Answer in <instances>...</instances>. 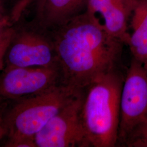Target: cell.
<instances>
[{"label":"cell","instance_id":"1","mask_svg":"<svg viewBox=\"0 0 147 147\" xmlns=\"http://www.w3.org/2000/svg\"><path fill=\"white\" fill-rule=\"evenodd\" d=\"M49 32L62 84L83 90L102 75L123 67L124 44L87 11Z\"/></svg>","mask_w":147,"mask_h":147},{"label":"cell","instance_id":"2","mask_svg":"<svg viewBox=\"0 0 147 147\" xmlns=\"http://www.w3.org/2000/svg\"><path fill=\"white\" fill-rule=\"evenodd\" d=\"M125 75L123 67L116 69L84 89L81 117L87 147L118 146Z\"/></svg>","mask_w":147,"mask_h":147},{"label":"cell","instance_id":"3","mask_svg":"<svg viewBox=\"0 0 147 147\" xmlns=\"http://www.w3.org/2000/svg\"><path fill=\"white\" fill-rule=\"evenodd\" d=\"M83 90L59 84L11 103L5 116L7 138H34L53 116Z\"/></svg>","mask_w":147,"mask_h":147},{"label":"cell","instance_id":"4","mask_svg":"<svg viewBox=\"0 0 147 147\" xmlns=\"http://www.w3.org/2000/svg\"><path fill=\"white\" fill-rule=\"evenodd\" d=\"M7 67H41L57 64L49 32L31 21L14 25L5 58Z\"/></svg>","mask_w":147,"mask_h":147},{"label":"cell","instance_id":"5","mask_svg":"<svg viewBox=\"0 0 147 147\" xmlns=\"http://www.w3.org/2000/svg\"><path fill=\"white\" fill-rule=\"evenodd\" d=\"M147 118V69L132 58L121 92L118 146L124 147L132 132Z\"/></svg>","mask_w":147,"mask_h":147},{"label":"cell","instance_id":"6","mask_svg":"<svg viewBox=\"0 0 147 147\" xmlns=\"http://www.w3.org/2000/svg\"><path fill=\"white\" fill-rule=\"evenodd\" d=\"M61 84L57 64L41 67H7L0 74V101L11 104Z\"/></svg>","mask_w":147,"mask_h":147},{"label":"cell","instance_id":"7","mask_svg":"<svg viewBox=\"0 0 147 147\" xmlns=\"http://www.w3.org/2000/svg\"><path fill=\"white\" fill-rule=\"evenodd\" d=\"M84 90L34 136L36 147H87L81 110Z\"/></svg>","mask_w":147,"mask_h":147},{"label":"cell","instance_id":"8","mask_svg":"<svg viewBox=\"0 0 147 147\" xmlns=\"http://www.w3.org/2000/svg\"><path fill=\"white\" fill-rule=\"evenodd\" d=\"M136 0H89L87 11L102 19L101 23L112 36L128 45L130 34L127 22Z\"/></svg>","mask_w":147,"mask_h":147},{"label":"cell","instance_id":"9","mask_svg":"<svg viewBox=\"0 0 147 147\" xmlns=\"http://www.w3.org/2000/svg\"><path fill=\"white\" fill-rule=\"evenodd\" d=\"M89 0H36L31 21L49 32L87 11Z\"/></svg>","mask_w":147,"mask_h":147},{"label":"cell","instance_id":"10","mask_svg":"<svg viewBox=\"0 0 147 147\" xmlns=\"http://www.w3.org/2000/svg\"><path fill=\"white\" fill-rule=\"evenodd\" d=\"M131 16L132 33L127 46L132 58L147 69V0H136Z\"/></svg>","mask_w":147,"mask_h":147},{"label":"cell","instance_id":"11","mask_svg":"<svg viewBox=\"0 0 147 147\" xmlns=\"http://www.w3.org/2000/svg\"><path fill=\"white\" fill-rule=\"evenodd\" d=\"M2 1L5 5V0H2ZM35 1L36 0H7L9 5L8 14L14 25L22 20L26 11Z\"/></svg>","mask_w":147,"mask_h":147},{"label":"cell","instance_id":"12","mask_svg":"<svg viewBox=\"0 0 147 147\" xmlns=\"http://www.w3.org/2000/svg\"><path fill=\"white\" fill-rule=\"evenodd\" d=\"M124 147H147V118L132 132Z\"/></svg>","mask_w":147,"mask_h":147},{"label":"cell","instance_id":"13","mask_svg":"<svg viewBox=\"0 0 147 147\" xmlns=\"http://www.w3.org/2000/svg\"><path fill=\"white\" fill-rule=\"evenodd\" d=\"M14 26L11 27L0 38V71L5 68V53L14 31Z\"/></svg>","mask_w":147,"mask_h":147},{"label":"cell","instance_id":"14","mask_svg":"<svg viewBox=\"0 0 147 147\" xmlns=\"http://www.w3.org/2000/svg\"><path fill=\"white\" fill-rule=\"evenodd\" d=\"M4 147H36L34 138L14 137L7 138Z\"/></svg>","mask_w":147,"mask_h":147},{"label":"cell","instance_id":"15","mask_svg":"<svg viewBox=\"0 0 147 147\" xmlns=\"http://www.w3.org/2000/svg\"><path fill=\"white\" fill-rule=\"evenodd\" d=\"M9 104L0 101V141L7 135L5 116Z\"/></svg>","mask_w":147,"mask_h":147},{"label":"cell","instance_id":"16","mask_svg":"<svg viewBox=\"0 0 147 147\" xmlns=\"http://www.w3.org/2000/svg\"><path fill=\"white\" fill-rule=\"evenodd\" d=\"M14 24L9 16L0 19V38Z\"/></svg>","mask_w":147,"mask_h":147},{"label":"cell","instance_id":"17","mask_svg":"<svg viewBox=\"0 0 147 147\" xmlns=\"http://www.w3.org/2000/svg\"><path fill=\"white\" fill-rule=\"evenodd\" d=\"M8 12L5 10V5L2 1L0 0V19L3 18L6 16H8Z\"/></svg>","mask_w":147,"mask_h":147}]
</instances>
